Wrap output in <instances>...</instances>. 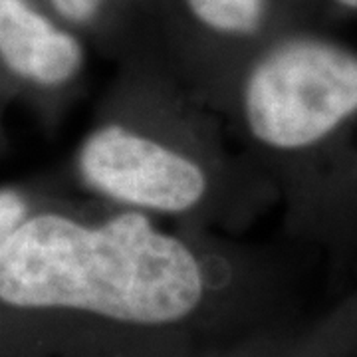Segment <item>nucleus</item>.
<instances>
[{
  "mask_svg": "<svg viewBox=\"0 0 357 357\" xmlns=\"http://www.w3.org/2000/svg\"><path fill=\"white\" fill-rule=\"evenodd\" d=\"M58 20L76 30L115 62L159 50L157 0H40Z\"/></svg>",
  "mask_w": 357,
  "mask_h": 357,
  "instance_id": "6",
  "label": "nucleus"
},
{
  "mask_svg": "<svg viewBox=\"0 0 357 357\" xmlns=\"http://www.w3.org/2000/svg\"><path fill=\"white\" fill-rule=\"evenodd\" d=\"M89 50L40 0H0V105L56 128L82 93Z\"/></svg>",
  "mask_w": 357,
  "mask_h": 357,
  "instance_id": "5",
  "label": "nucleus"
},
{
  "mask_svg": "<svg viewBox=\"0 0 357 357\" xmlns=\"http://www.w3.org/2000/svg\"><path fill=\"white\" fill-rule=\"evenodd\" d=\"M62 192H66L64 183L58 175H38L0 185V246L30 213Z\"/></svg>",
  "mask_w": 357,
  "mask_h": 357,
  "instance_id": "8",
  "label": "nucleus"
},
{
  "mask_svg": "<svg viewBox=\"0 0 357 357\" xmlns=\"http://www.w3.org/2000/svg\"><path fill=\"white\" fill-rule=\"evenodd\" d=\"M70 178L89 199L229 236L276 206L272 185L225 117L157 52L117 64L74 149Z\"/></svg>",
  "mask_w": 357,
  "mask_h": 357,
  "instance_id": "2",
  "label": "nucleus"
},
{
  "mask_svg": "<svg viewBox=\"0 0 357 357\" xmlns=\"http://www.w3.org/2000/svg\"><path fill=\"white\" fill-rule=\"evenodd\" d=\"M280 28L282 0H157L163 60L218 115L246 64Z\"/></svg>",
  "mask_w": 357,
  "mask_h": 357,
  "instance_id": "4",
  "label": "nucleus"
},
{
  "mask_svg": "<svg viewBox=\"0 0 357 357\" xmlns=\"http://www.w3.org/2000/svg\"><path fill=\"white\" fill-rule=\"evenodd\" d=\"M284 26L324 28L328 22L357 18V0H282Z\"/></svg>",
  "mask_w": 357,
  "mask_h": 357,
  "instance_id": "9",
  "label": "nucleus"
},
{
  "mask_svg": "<svg viewBox=\"0 0 357 357\" xmlns=\"http://www.w3.org/2000/svg\"><path fill=\"white\" fill-rule=\"evenodd\" d=\"M268 357H357V286L316 318L296 321Z\"/></svg>",
  "mask_w": 357,
  "mask_h": 357,
  "instance_id": "7",
  "label": "nucleus"
},
{
  "mask_svg": "<svg viewBox=\"0 0 357 357\" xmlns=\"http://www.w3.org/2000/svg\"><path fill=\"white\" fill-rule=\"evenodd\" d=\"M294 324H296V319H290L286 324H280V326H274L270 330L256 333L252 337H246L243 342L178 357H268L274 351V347L280 344L282 337L288 333V330L292 328Z\"/></svg>",
  "mask_w": 357,
  "mask_h": 357,
  "instance_id": "10",
  "label": "nucleus"
},
{
  "mask_svg": "<svg viewBox=\"0 0 357 357\" xmlns=\"http://www.w3.org/2000/svg\"><path fill=\"white\" fill-rule=\"evenodd\" d=\"M222 117L272 185L284 232L337 266L357 260V48L284 26L246 64Z\"/></svg>",
  "mask_w": 357,
  "mask_h": 357,
  "instance_id": "3",
  "label": "nucleus"
},
{
  "mask_svg": "<svg viewBox=\"0 0 357 357\" xmlns=\"http://www.w3.org/2000/svg\"><path fill=\"white\" fill-rule=\"evenodd\" d=\"M270 248L66 191L0 246V357H178L294 319Z\"/></svg>",
  "mask_w": 357,
  "mask_h": 357,
  "instance_id": "1",
  "label": "nucleus"
},
{
  "mask_svg": "<svg viewBox=\"0 0 357 357\" xmlns=\"http://www.w3.org/2000/svg\"><path fill=\"white\" fill-rule=\"evenodd\" d=\"M2 115H4V107L0 105V133H2Z\"/></svg>",
  "mask_w": 357,
  "mask_h": 357,
  "instance_id": "11",
  "label": "nucleus"
}]
</instances>
